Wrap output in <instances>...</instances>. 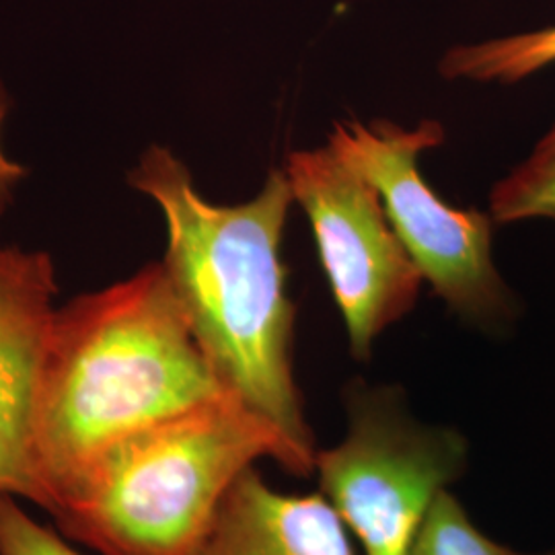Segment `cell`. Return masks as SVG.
<instances>
[{
  "label": "cell",
  "mask_w": 555,
  "mask_h": 555,
  "mask_svg": "<svg viewBox=\"0 0 555 555\" xmlns=\"http://www.w3.org/2000/svg\"><path fill=\"white\" fill-rule=\"evenodd\" d=\"M444 142L438 121L401 128L391 121L337 124L330 149L369 179L389 222L438 297L469 321L506 327L516 319L515 295L492 261V217L442 202L422 179L420 155Z\"/></svg>",
  "instance_id": "277c9868"
},
{
  "label": "cell",
  "mask_w": 555,
  "mask_h": 555,
  "mask_svg": "<svg viewBox=\"0 0 555 555\" xmlns=\"http://www.w3.org/2000/svg\"><path fill=\"white\" fill-rule=\"evenodd\" d=\"M128 183L165 219L160 263L220 383L268 417L313 472L318 453L293 377L295 305L280 258L295 202L286 171H272L256 198L224 206L204 198L185 163L155 144Z\"/></svg>",
  "instance_id": "6da1fadb"
},
{
  "label": "cell",
  "mask_w": 555,
  "mask_h": 555,
  "mask_svg": "<svg viewBox=\"0 0 555 555\" xmlns=\"http://www.w3.org/2000/svg\"><path fill=\"white\" fill-rule=\"evenodd\" d=\"M490 212L498 224L533 219L555 222V134H547L531 157L498 181Z\"/></svg>",
  "instance_id": "30bf717a"
},
{
  "label": "cell",
  "mask_w": 555,
  "mask_h": 555,
  "mask_svg": "<svg viewBox=\"0 0 555 555\" xmlns=\"http://www.w3.org/2000/svg\"><path fill=\"white\" fill-rule=\"evenodd\" d=\"M11 109V101L7 95V89L0 82V215L11 206L15 198V190L20 188L21 181L27 178V169L9 157V153L2 146V128Z\"/></svg>",
  "instance_id": "4fadbf2b"
},
{
  "label": "cell",
  "mask_w": 555,
  "mask_h": 555,
  "mask_svg": "<svg viewBox=\"0 0 555 555\" xmlns=\"http://www.w3.org/2000/svg\"><path fill=\"white\" fill-rule=\"evenodd\" d=\"M224 391L163 263L56 307L34 414L50 516L121 440Z\"/></svg>",
  "instance_id": "7a4b0ae2"
},
{
  "label": "cell",
  "mask_w": 555,
  "mask_h": 555,
  "mask_svg": "<svg viewBox=\"0 0 555 555\" xmlns=\"http://www.w3.org/2000/svg\"><path fill=\"white\" fill-rule=\"evenodd\" d=\"M0 555H82L62 533L38 522L20 498L0 494Z\"/></svg>",
  "instance_id": "7c38bea8"
},
{
  "label": "cell",
  "mask_w": 555,
  "mask_h": 555,
  "mask_svg": "<svg viewBox=\"0 0 555 555\" xmlns=\"http://www.w3.org/2000/svg\"><path fill=\"white\" fill-rule=\"evenodd\" d=\"M59 295L50 254L0 243V494L52 513L34 449L41 360Z\"/></svg>",
  "instance_id": "52a82bcc"
},
{
  "label": "cell",
  "mask_w": 555,
  "mask_h": 555,
  "mask_svg": "<svg viewBox=\"0 0 555 555\" xmlns=\"http://www.w3.org/2000/svg\"><path fill=\"white\" fill-rule=\"evenodd\" d=\"M555 64V25L513 38L453 48L440 64L447 79L518 82Z\"/></svg>",
  "instance_id": "9c48e42d"
},
{
  "label": "cell",
  "mask_w": 555,
  "mask_h": 555,
  "mask_svg": "<svg viewBox=\"0 0 555 555\" xmlns=\"http://www.w3.org/2000/svg\"><path fill=\"white\" fill-rule=\"evenodd\" d=\"M284 171L315 233L350 350L369 358L378 334L412 311L424 278L375 185L330 146L293 153Z\"/></svg>",
  "instance_id": "8992f818"
},
{
  "label": "cell",
  "mask_w": 555,
  "mask_h": 555,
  "mask_svg": "<svg viewBox=\"0 0 555 555\" xmlns=\"http://www.w3.org/2000/svg\"><path fill=\"white\" fill-rule=\"evenodd\" d=\"M196 555H354L321 494H282L254 467L235 479Z\"/></svg>",
  "instance_id": "ba28073f"
},
{
  "label": "cell",
  "mask_w": 555,
  "mask_h": 555,
  "mask_svg": "<svg viewBox=\"0 0 555 555\" xmlns=\"http://www.w3.org/2000/svg\"><path fill=\"white\" fill-rule=\"evenodd\" d=\"M263 456L311 474L268 417L224 391L121 440L52 518L100 555H196L235 479Z\"/></svg>",
  "instance_id": "3957f363"
},
{
  "label": "cell",
  "mask_w": 555,
  "mask_h": 555,
  "mask_svg": "<svg viewBox=\"0 0 555 555\" xmlns=\"http://www.w3.org/2000/svg\"><path fill=\"white\" fill-rule=\"evenodd\" d=\"M550 134H555V126L552 128V132H550Z\"/></svg>",
  "instance_id": "5bb4252c"
},
{
  "label": "cell",
  "mask_w": 555,
  "mask_h": 555,
  "mask_svg": "<svg viewBox=\"0 0 555 555\" xmlns=\"http://www.w3.org/2000/svg\"><path fill=\"white\" fill-rule=\"evenodd\" d=\"M348 437L315 455L319 483L366 555H408L435 498L465 463L453 430L417 424L396 389H352Z\"/></svg>",
  "instance_id": "5b68a950"
},
{
  "label": "cell",
  "mask_w": 555,
  "mask_h": 555,
  "mask_svg": "<svg viewBox=\"0 0 555 555\" xmlns=\"http://www.w3.org/2000/svg\"><path fill=\"white\" fill-rule=\"evenodd\" d=\"M408 555H555V547L541 554H522L500 545L483 535L455 498L442 490L424 516Z\"/></svg>",
  "instance_id": "8fae6325"
}]
</instances>
